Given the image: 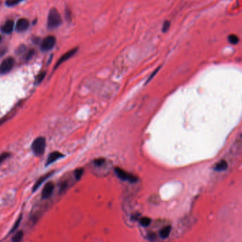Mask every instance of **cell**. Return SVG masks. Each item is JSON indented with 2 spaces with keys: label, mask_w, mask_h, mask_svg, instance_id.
<instances>
[{
  "label": "cell",
  "mask_w": 242,
  "mask_h": 242,
  "mask_svg": "<svg viewBox=\"0 0 242 242\" xmlns=\"http://www.w3.org/2000/svg\"><path fill=\"white\" fill-rule=\"evenodd\" d=\"M56 43V38L53 36H49L43 40L41 48L43 51H49L55 46Z\"/></svg>",
  "instance_id": "5b68a950"
},
{
  "label": "cell",
  "mask_w": 242,
  "mask_h": 242,
  "mask_svg": "<svg viewBox=\"0 0 242 242\" xmlns=\"http://www.w3.org/2000/svg\"><path fill=\"white\" fill-rule=\"evenodd\" d=\"M29 26V20L24 18L18 20L16 24V30L18 32H23L27 30Z\"/></svg>",
  "instance_id": "ba28073f"
},
{
  "label": "cell",
  "mask_w": 242,
  "mask_h": 242,
  "mask_svg": "<svg viewBox=\"0 0 242 242\" xmlns=\"http://www.w3.org/2000/svg\"><path fill=\"white\" fill-rule=\"evenodd\" d=\"M170 230V227H168V226L163 229L161 232V236H162V237H164V238L166 237V236H168V234H169Z\"/></svg>",
  "instance_id": "ffe728a7"
},
{
  "label": "cell",
  "mask_w": 242,
  "mask_h": 242,
  "mask_svg": "<svg viewBox=\"0 0 242 242\" xmlns=\"http://www.w3.org/2000/svg\"><path fill=\"white\" fill-rule=\"evenodd\" d=\"M9 157V153H2V155H0V164H2L3 161Z\"/></svg>",
  "instance_id": "7402d4cb"
},
{
  "label": "cell",
  "mask_w": 242,
  "mask_h": 242,
  "mask_svg": "<svg viewBox=\"0 0 242 242\" xmlns=\"http://www.w3.org/2000/svg\"><path fill=\"white\" fill-rule=\"evenodd\" d=\"M114 171L118 177L123 181H128L132 183H135L138 181V178L135 175H133L131 173H128L127 171H126L125 170H123L119 167L115 168Z\"/></svg>",
  "instance_id": "3957f363"
},
{
  "label": "cell",
  "mask_w": 242,
  "mask_h": 242,
  "mask_svg": "<svg viewBox=\"0 0 242 242\" xmlns=\"http://www.w3.org/2000/svg\"><path fill=\"white\" fill-rule=\"evenodd\" d=\"M64 155H63L62 153H60L59 152H54L52 153H50V155H49V157H48L47 159V161H46V165H50L51 164H53L54 162H55V161L63 157Z\"/></svg>",
  "instance_id": "30bf717a"
},
{
  "label": "cell",
  "mask_w": 242,
  "mask_h": 242,
  "mask_svg": "<svg viewBox=\"0 0 242 242\" xmlns=\"http://www.w3.org/2000/svg\"><path fill=\"white\" fill-rule=\"evenodd\" d=\"M105 162H106V159L104 158H99L94 160V164L96 166H98V167L104 165Z\"/></svg>",
  "instance_id": "2e32d148"
},
{
  "label": "cell",
  "mask_w": 242,
  "mask_h": 242,
  "mask_svg": "<svg viewBox=\"0 0 242 242\" xmlns=\"http://www.w3.org/2000/svg\"><path fill=\"white\" fill-rule=\"evenodd\" d=\"M45 75H46V72H45L40 73V74L38 75L37 77H36V82L37 83L41 82V81L44 79V78L45 77Z\"/></svg>",
  "instance_id": "44dd1931"
},
{
  "label": "cell",
  "mask_w": 242,
  "mask_h": 242,
  "mask_svg": "<svg viewBox=\"0 0 242 242\" xmlns=\"http://www.w3.org/2000/svg\"><path fill=\"white\" fill-rule=\"evenodd\" d=\"M22 1H24V0H7L6 2V4L8 7H12L19 4Z\"/></svg>",
  "instance_id": "ac0fdd59"
},
{
  "label": "cell",
  "mask_w": 242,
  "mask_h": 242,
  "mask_svg": "<svg viewBox=\"0 0 242 242\" xmlns=\"http://www.w3.org/2000/svg\"><path fill=\"white\" fill-rule=\"evenodd\" d=\"M170 27V22L169 21H165L162 26V32L166 33L169 30Z\"/></svg>",
  "instance_id": "d6986e66"
},
{
  "label": "cell",
  "mask_w": 242,
  "mask_h": 242,
  "mask_svg": "<svg viewBox=\"0 0 242 242\" xmlns=\"http://www.w3.org/2000/svg\"><path fill=\"white\" fill-rule=\"evenodd\" d=\"M228 40L231 44L236 45V44L239 43V37L236 36V35L231 34L228 36Z\"/></svg>",
  "instance_id": "5bb4252c"
},
{
  "label": "cell",
  "mask_w": 242,
  "mask_h": 242,
  "mask_svg": "<svg viewBox=\"0 0 242 242\" xmlns=\"http://www.w3.org/2000/svg\"><path fill=\"white\" fill-rule=\"evenodd\" d=\"M19 50H18V52H19V53H21V52H23L24 51V50H25V46H24V45H22V46H21V47H19V49H18Z\"/></svg>",
  "instance_id": "484cf974"
},
{
  "label": "cell",
  "mask_w": 242,
  "mask_h": 242,
  "mask_svg": "<svg viewBox=\"0 0 242 242\" xmlns=\"http://www.w3.org/2000/svg\"><path fill=\"white\" fill-rule=\"evenodd\" d=\"M227 167H228V164L226 162V161L222 159L219 161L218 163L216 164L214 168H215V171H225L226 168H227Z\"/></svg>",
  "instance_id": "7c38bea8"
},
{
  "label": "cell",
  "mask_w": 242,
  "mask_h": 242,
  "mask_svg": "<svg viewBox=\"0 0 242 242\" xmlns=\"http://www.w3.org/2000/svg\"><path fill=\"white\" fill-rule=\"evenodd\" d=\"M83 172H84V169L82 168H77V169L75 170V178H76L77 180H79L81 178L83 174Z\"/></svg>",
  "instance_id": "e0dca14e"
},
{
  "label": "cell",
  "mask_w": 242,
  "mask_h": 242,
  "mask_svg": "<svg viewBox=\"0 0 242 242\" xmlns=\"http://www.w3.org/2000/svg\"><path fill=\"white\" fill-rule=\"evenodd\" d=\"M54 183L53 182H49L45 185L44 189L42 190L41 197L43 199H47L51 196L54 190Z\"/></svg>",
  "instance_id": "52a82bcc"
},
{
  "label": "cell",
  "mask_w": 242,
  "mask_h": 242,
  "mask_svg": "<svg viewBox=\"0 0 242 242\" xmlns=\"http://www.w3.org/2000/svg\"><path fill=\"white\" fill-rule=\"evenodd\" d=\"M67 183H63L61 184V186H60V192H63V191L65 190V189L67 188Z\"/></svg>",
  "instance_id": "cb8c5ba5"
},
{
  "label": "cell",
  "mask_w": 242,
  "mask_h": 242,
  "mask_svg": "<svg viewBox=\"0 0 242 242\" xmlns=\"http://www.w3.org/2000/svg\"><path fill=\"white\" fill-rule=\"evenodd\" d=\"M14 59L12 57H7L0 65V74H4L11 71L14 65Z\"/></svg>",
  "instance_id": "277c9868"
},
{
  "label": "cell",
  "mask_w": 242,
  "mask_h": 242,
  "mask_svg": "<svg viewBox=\"0 0 242 242\" xmlns=\"http://www.w3.org/2000/svg\"><path fill=\"white\" fill-rule=\"evenodd\" d=\"M14 27V23L12 20H8L1 26V31L4 34H9L13 31Z\"/></svg>",
  "instance_id": "9c48e42d"
},
{
  "label": "cell",
  "mask_w": 242,
  "mask_h": 242,
  "mask_svg": "<svg viewBox=\"0 0 242 242\" xmlns=\"http://www.w3.org/2000/svg\"><path fill=\"white\" fill-rule=\"evenodd\" d=\"M34 50H29V51L27 53H26V60H29L31 59V57H32L33 55H34Z\"/></svg>",
  "instance_id": "603a6c76"
},
{
  "label": "cell",
  "mask_w": 242,
  "mask_h": 242,
  "mask_svg": "<svg viewBox=\"0 0 242 242\" xmlns=\"http://www.w3.org/2000/svg\"><path fill=\"white\" fill-rule=\"evenodd\" d=\"M21 219H22V215H21L19 217V218L17 219V220L16 221V222L14 223V224L13 225V226H12V228L11 230H10V232H9L10 234L14 232V231H16L17 229H18V227L20 225V223H21Z\"/></svg>",
  "instance_id": "9a60e30c"
},
{
  "label": "cell",
  "mask_w": 242,
  "mask_h": 242,
  "mask_svg": "<svg viewBox=\"0 0 242 242\" xmlns=\"http://www.w3.org/2000/svg\"><path fill=\"white\" fill-rule=\"evenodd\" d=\"M149 223H150V220H148V219L144 218L142 220V224H143V225H148Z\"/></svg>",
  "instance_id": "d4e9b609"
},
{
  "label": "cell",
  "mask_w": 242,
  "mask_h": 242,
  "mask_svg": "<svg viewBox=\"0 0 242 242\" xmlns=\"http://www.w3.org/2000/svg\"><path fill=\"white\" fill-rule=\"evenodd\" d=\"M24 231L22 230L17 231L16 234L13 236L12 241H13V242H20L24 237Z\"/></svg>",
  "instance_id": "4fadbf2b"
},
{
  "label": "cell",
  "mask_w": 242,
  "mask_h": 242,
  "mask_svg": "<svg viewBox=\"0 0 242 242\" xmlns=\"http://www.w3.org/2000/svg\"><path fill=\"white\" fill-rule=\"evenodd\" d=\"M53 174V172H50L49 173H47V174H45L44 176H41V177H40L39 179H38V181L36 182V183L34 184V187H33V192H34V191H36L38 188H39L40 186H41V184L44 182L45 181H46L47 178H49L50 176H51Z\"/></svg>",
  "instance_id": "8fae6325"
},
{
  "label": "cell",
  "mask_w": 242,
  "mask_h": 242,
  "mask_svg": "<svg viewBox=\"0 0 242 242\" xmlns=\"http://www.w3.org/2000/svg\"><path fill=\"white\" fill-rule=\"evenodd\" d=\"M1 40H2V37L0 36V42H1Z\"/></svg>",
  "instance_id": "4316f807"
},
{
  "label": "cell",
  "mask_w": 242,
  "mask_h": 242,
  "mask_svg": "<svg viewBox=\"0 0 242 242\" xmlns=\"http://www.w3.org/2000/svg\"><path fill=\"white\" fill-rule=\"evenodd\" d=\"M77 50H78L77 47H75V48H73L72 50H69V51H67V52H65L64 55H63L62 56L60 57V59L58 60V61L57 62L56 65H55V69H56L58 67L60 66V65H61L62 63L65 62V61H67V60H69L70 58H71L72 56H74V55L76 54V52H77Z\"/></svg>",
  "instance_id": "8992f818"
},
{
  "label": "cell",
  "mask_w": 242,
  "mask_h": 242,
  "mask_svg": "<svg viewBox=\"0 0 242 242\" xmlns=\"http://www.w3.org/2000/svg\"><path fill=\"white\" fill-rule=\"evenodd\" d=\"M32 150L35 155L41 156L46 149V140L44 137H38L32 143Z\"/></svg>",
  "instance_id": "7a4b0ae2"
},
{
  "label": "cell",
  "mask_w": 242,
  "mask_h": 242,
  "mask_svg": "<svg viewBox=\"0 0 242 242\" xmlns=\"http://www.w3.org/2000/svg\"><path fill=\"white\" fill-rule=\"evenodd\" d=\"M62 24V18L56 9L53 8L50 10L48 16V27L49 29H55Z\"/></svg>",
  "instance_id": "6da1fadb"
}]
</instances>
